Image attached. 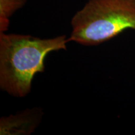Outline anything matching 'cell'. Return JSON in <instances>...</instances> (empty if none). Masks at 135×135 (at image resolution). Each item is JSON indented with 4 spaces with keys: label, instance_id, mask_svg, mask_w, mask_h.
<instances>
[{
    "label": "cell",
    "instance_id": "6da1fadb",
    "mask_svg": "<svg viewBox=\"0 0 135 135\" xmlns=\"http://www.w3.org/2000/svg\"><path fill=\"white\" fill-rule=\"evenodd\" d=\"M65 35L41 39L30 35L0 33V88L16 98L30 93L32 81L45 71L50 52L66 50Z\"/></svg>",
    "mask_w": 135,
    "mask_h": 135
},
{
    "label": "cell",
    "instance_id": "7a4b0ae2",
    "mask_svg": "<svg viewBox=\"0 0 135 135\" xmlns=\"http://www.w3.org/2000/svg\"><path fill=\"white\" fill-rule=\"evenodd\" d=\"M69 41L97 46L130 29L135 31V0H89L73 16Z\"/></svg>",
    "mask_w": 135,
    "mask_h": 135
},
{
    "label": "cell",
    "instance_id": "3957f363",
    "mask_svg": "<svg viewBox=\"0 0 135 135\" xmlns=\"http://www.w3.org/2000/svg\"><path fill=\"white\" fill-rule=\"evenodd\" d=\"M41 108H27L0 119L1 135H29L38 127L43 119Z\"/></svg>",
    "mask_w": 135,
    "mask_h": 135
},
{
    "label": "cell",
    "instance_id": "277c9868",
    "mask_svg": "<svg viewBox=\"0 0 135 135\" xmlns=\"http://www.w3.org/2000/svg\"><path fill=\"white\" fill-rule=\"evenodd\" d=\"M28 0H0V33L8 30L9 18L25 6Z\"/></svg>",
    "mask_w": 135,
    "mask_h": 135
}]
</instances>
